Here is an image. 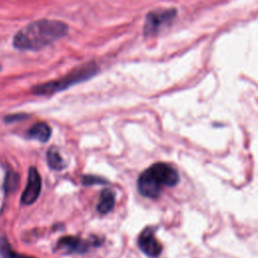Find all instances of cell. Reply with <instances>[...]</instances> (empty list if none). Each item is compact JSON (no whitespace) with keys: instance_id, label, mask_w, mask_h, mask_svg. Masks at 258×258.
<instances>
[{"instance_id":"277c9868","label":"cell","mask_w":258,"mask_h":258,"mask_svg":"<svg viewBox=\"0 0 258 258\" xmlns=\"http://www.w3.org/2000/svg\"><path fill=\"white\" fill-rule=\"evenodd\" d=\"M41 190V177L35 167H30L27 175L26 186L22 192L20 202L22 205L28 206L33 204L39 197Z\"/></svg>"},{"instance_id":"9c48e42d","label":"cell","mask_w":258,"mask_h":258,"mask_svg":"<svg viewBox=\"0 0 258 258\" xmlns=\"http://www.w3.org/2000/svg\"><path fill=\"white\" fill-rule=\"evenodd\" d=\"M50 135H51V129L44 122L35 123L27 131V137L29 139H35L41 143L47 142L50 138Z\"/></svg>"},{"instance_id":"7a4b0ae2","label":"cell","mask_w":258,"mask_h":258,"mask_svg":"<svg viewBox=\"0 0 258 258\" xmlns=\"http://www.w3.org/2000/svg\"><path fill=\"white\" fill-rule=\"evenodd\" d=\"M98 72V68L94 62L86 63L80 68L75 69L70 74L61 78L60 80L40 84L32 88V92L35 95H51L56 92L66 90L67 88L90 79Z\"/></svg>"},{"instance_id":"6da1fadb","label":"cell","mask_w":258,"mask_h":258,"mask_svg":"<svg viewBox=\"0 0 258 258\" xmlns=\"http://www.w3.org/2000/svg\"><path fill=\"white\" fill-rule=\"evenodd\" d=\"M68 25L58 20L40 19L28 23L14 35L13 45L20 50H38L67 35Z\"/></svg>"},{"instance_id":"9a60e30c","label":"cell","mask_w":258,"mask_h":258,"mask_svg":"<svg viewBox=\"0 0 258 258\" xmlns=\"http://www.w3.org/2000/svg\"><path fill=\"white\" fill-rule=\"evenodd\" d=\"M24 118H27V115L25 114H15V115H9L5 117V122L7 123H11V122H16V121H20Z\"/></svg>"},{"instance_id":"5bb4252c","label":"cell","mask_w":258,"mask_h":258,"mask_svg":"<svg viewBox=\"0 0 258 258\" xmlns=\"http://www.w3.org/2000/svg\"><path fill=\"white\" fill-rule=\"evenodd\" d=\"M82 183H83V185L89 186V185H93V184L108 183V180L104 179L103 177L96 176V175H84L82 177Z\"/></svg>"},{"instance_id":"7c38bea8","label":"cell","mask_w":258,"mask_h":258,"mask_svg":"<svg viewBox=\"0 0 258 258\" xmlns=\"http://www.w3.org/2000/svg\"><path fill=\"white\" fill-rule=\"evenodd\" d=\"M0 252H1V254L4 258H34V257H31V256H26V255L18 254L16 252H14L10 248L9 244L5 241V239L0 244Z\"/></svg>"},{"instance_id":"8fae6325","label":"cell","mask_w":258,"mask_h":258,"mask_svg":"<svg viewBox=\"0 0 258 258\" xmlns=\"http://www.w3.org/2000/svg\"><path fill=\"white\" fill-rule=\"evenodd\" d=\"M46 160L48 166L54 170H61L67 166L62 156L60 155L58 149L55 146H51L47 149Z\"/></svg>"},{"instance_id":"5b68a950","label":"cell","mask_w":258,"mask_h":258,"mask_svg":"<svg viewBox=\"0 0 258 258\" xmlns=\"http://www.w3.org/2000/svg\"><path fill=\"white\" fill-rule=\"evenodd\" d=\"M174 10H156L147 14L144 24V34L152 35L158 31V29L169 22L174 17Z\"/></svg>"},{"instance_id":"ba28073f","label":"cell","mask_w":258,"mask_h":258,"mask_svg":"<svg viewBox=\"0 0 258 258\" xmlns=\"http://www.w3.org/2000/svg\"><path fill=\"white\" fill-rule=\"evenodd\" d=\"M90 244L79 237L67 236L58 240L56 244V249L59 252L64 253H84L88 250Z\"/></svg>"},{"instance_id":"4fadbf2b","label":"cell","mask_w":258,"mask_h":258,"mask_svg":"<svg viewBox=\"0 0 258 258\" xmlns=\"http://www.w3.org/2000/svg\"><path fill=\"white\" fill-rule=\"evenodd\" d=\"M18 181H19L18 174L14 171H9L6 175L5 182H4L5 190L8 192V191H12V190L16 189V187L18 185Z\"/></svg>"},{"instance_id":"52a82bcc","label":"cell","mask_w":258,"mask_h":258,"mask_svg":"<svg viewBox=\"0 0 258 258\" xmlns=\"http://www.w3.org/2000/svg\"><path fill=\"white\" fill-rule=\"evenodd\" d=\"M137 187L142 196L150 199L157 198L162 190V187L151 177L146 169L139 175Z\"/></svg>"},{"instance_id":"30bf717a","label":"cell","mask_w":258,"mask_h":258,"mask_svg":"<svg viewBox=\"0 0 258 258\" xmlns=\"http://www.w3.org/2000/svg\"><path fill=\"white\" fill-rule=\"evenodd\" d=\"M115 206V195L114 192L109 189L105 188L101 191L100 201L97 206V211L100 214H107L109 213Z\"/></svg>"},{"instance_id":"2e32d148","label":"cell","mask_w":258,"mask_h":258,"mask_svg":"<svg viewBox=\"0 0 258 258\" xmlns=\"http://www.w3.org/2000/svg\"><path fill=\"white\" fill-rule=\"evenodd\" d=\"M0 70H1V67H0Z\"/></svg>"},{"instance_id":"8992f818","label":"cell","mask_w":258,"mask_h":258,"mask_svg":"<svg viewBox=\"0 0 258 258\" xmlns=\"http://www.w3.org/2000/svg\"><path fill=\"white\" fill-rule=\"evenodd\" d=\"M138 246L143 253L149 257H157L162 251V246L156 239L154 230L150 227L145 228L138 237Z\"/></svg>"},{"instance_id":"3957f363","label":"cell","mask_w":258,"mask_h":258,"mask_svg":"<svg viewBox=\"0 0 258 258\" xmlns=\"http://www.w3.org/2000/svg\"><path fill=\"white\" fill-rule=\"evenodd\" d=\"M148 173L160 186H174L178 182L177 171L167 163L156 162L149 166Z\"/></svg>"}]
</instances>
